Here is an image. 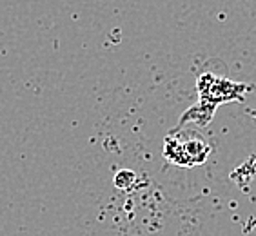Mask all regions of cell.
<instances>
[{
    "label": "cell",
    "mask_w": 256,
    "mask_h": 236,
    "mask_svg": "<svg viewBox=\"0 0 256 236\" xmlns=\"http://www.w3.org/2000/svg\"><path fill=\"white\" fill-rule=\"evenodd\" d=\"M209 151H211V146L207 144L202 134L194 131H182L180 138L169 134L166 138V148H164V154L168 160L178 166H188V168L206 162Z\"/></svg>",
    "instance_id": "obj_1"
}]
</instances>
